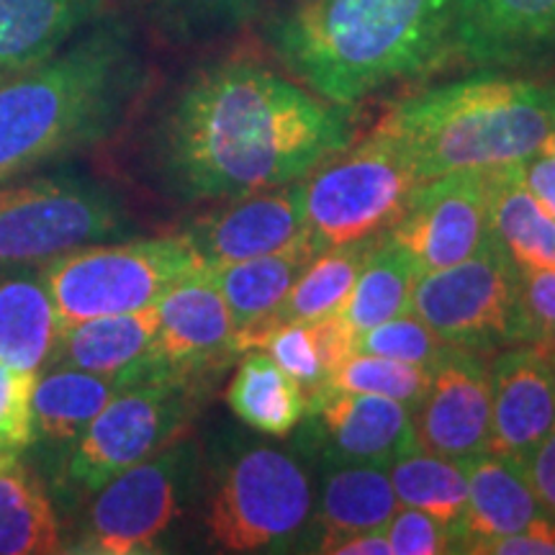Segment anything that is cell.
<instances>
[{"mask_svg": "<svg viewBox=\"0 0 555 555\" xmlns=\"http://www.w3.org/2000/svg\"><path fill=\"white\" fill-rule=\"evenodd\" d=\"M208 268L183 234L62 253L41 270L62 324L155 307L180 278Z\"/></svg>", "mask_w": 555, "mask_h": 555, "instance_id": "cell-7", "label": "cell"}, {"mask_svg": "<svg viewBox=\"0 0 555 555\" xmlns=\"http://www.w3.org/2000/svg\"><path fill=\"white\" fill-rule=\"evenodd\" d=\"M196 384L152 376L121 388L73 440L65 463L67 483L82 494H95L121 470L183 437L198 406Z\"/></svg>", "mask_w": 555, "mask_h": 555, "instance_id": "cell-8", "label": "cell"}, {"mask_svg": "<svg viewBox=\"0 0 555 555\" xmlns=\"http://www.w3.org/2000/svg\"><path fill=\"white\" fill-rule=\"evenodd\" d=\"M515 343L555 345V268H519Z\"/></svg>", "mask_w": 555, "mask_h": 555, "instance_id": "cell-37", "label": "cell"}, {"mask_svg": "<svg viewBox=\"0 0 555 555\" xmlns=\"http://www.w3.org/2000/svg\"><path fill=\"white\" fill-rule=\"evenodd\" d=\"M319 253L322 249L317 247L314 237L304 232L296 242L278 249V253L240 262H224V266H208V273H211L229 311H232L240 352H245L247 337H253L268 322V317L286 298L296 278L301 275V270Z\"/></svg>", "mask_w": 555, "mask_h": 555, "instance_id": "cell-21", "label": "cell"}, {"mask_svg": "<svg viewBox=\"0 0 555 555\" xmlns=\"http://www.w3.org/2000/svg\"><path fill=\"white\" fill-rule=\"evenodd\" d=\"M322 491L314 509L319 527L317 553H327L335 540L356 532L384 530L399 499L393 494L388 468L358 463H324Z\"/></svg>", "mask_w": 555, "mask_h": 555, "instance_id": "cell-23", "label": "cell"}, {"mask_svg": "<svg viewBox=\"0 0 555 555\" xmlns=\"http://www.w3.org/2000/svg\"><path fill=\"white\" fill-rule=\"evenodd\" d=\"M129 217L108 189L86 178H29L0 185V262L52 260L121 237Z\"/></svg>", "mask_w": 555, "mask_h": 555, "instance_id": "cell-10", "label": "cell"}, {"mask_svg": "<svg viewBox=\"0 0 555 555\" xmlns=\"http://www.w3.org/2000/svg\"><path fill=\"white\" fill-rule=\"evenodd\" d=\"M103 9L106 0H0V80L54 57Z\"/></svg>", "mask_w": 555, "mask_h": 555, "instance_id": "cell-22", "label": "cell"}, {"mask_svg": "<svg viewBox=\"0 0 555 555\" xmlns=\"http://www.w3.org/2000/svg\"><path fill=\"white\" fill-rule=\"evenodd\" d=\"M253 347L266 350L268 356L275 360V365L281 367L291 380H296V384L301 386L307 399L317 397L324 388L327 367H324L317 330L311 322L278 324V327L262 332V335L253 343ZM253 347H249V350H253Z\"/></svg>", "mask_w": 555, "mask_h": 555, "instance_id": "cell-35", "label": "cell"}, {"mask_svg": "<svg viewBox=\"0 0 555 555\" xmlns=\"http://www.w3.org/2000/svg\"><path fill=\"white\" fill-rule=\"evenodd\" d=\"M420 278L412 255L391 237H380L371 258L360 270L356 286L347 296L345 307L339 309V319L347 324L352 335L378 327L388 319L409 311V298Z\"/></svg>", "mask_w": 555, "mask_h": 555, "instance_id": "cell-29", "label": "cell"}, {"mask_svg": "<svg viewBox=\"0 0 555 555\" xmlns=\"http://www.w3.org/2000/svg\"><path fill=\"white\" fill-rule=\"evenodd\" d=\"M463 463L468 474V504L455 527L453 553H483L494 540L515 535L545 515L519 463L489 450Z\"/></svg>", "mask_w": 555, "mask_h": 555, "instance_id": "cell-19", "label": "cell"}, {"mask_svg": "<svg viewBox=\"0 0 555 555\" xmlns=\"http://www.w3.org/2000/svg\"><path fill=\"white\" fill-rule=\"evenodd\" d=\"M62 319L44 278L16 273L0 278V360L37 376L54 356Z\"/></svg>", "mask_w": 555, "mask_h": 555, "instance_id": "cell-24", "label": "cell"}, {"mask_svg": "<svg viewBox=\"0 0 555 555\" xmlns=\"http://www.w3.org/2000/svg\"><path fill=\"white\" fill-rule=\"evenodd\" d=\"M519 268L494 234L466 260L416 278L409 311L437 337L489 352L515 343Z\"/></svg>", "mask_w": 555, "mask_h": 555, "instance_id": "cell-11", "label": "cell"}, {"mask_svg": "<svg viewBox=\"0 0 555 555\" xmlns=\"http://www.w3.org/2000/svg\"><path fill=\"white\" fill-rule=\"evenodd\" d=\"M152 29L172 41H208L258 16L262 0H127Z\"/></svg>", "mask_w": 555, "mask_h": 555, "instance_id": "cell-32", "label": "cell"}, {"mask_svg": "<svg viewBox=\"0 0 555 555\" xmlns=\"http://www.w3.org/2000/svg\"><path fill=\"white\" fill-rule=\"evenodd\" d=\"M453 350H457L455 345H448L446 339L437 337L412 311H404V314L363 332L356 343V352H363V356L404 360V363L427 367H435Z\"/></svg>", "mask_w": 555, "mask_h": 555, "instance_id": "cell-34", "label": "cell"}, {"mask_svg": "<svg viewBox=\"0 0 555 555\" xmlns=\"http://www.w3.org/2000/svg\"><path fill=\"white\" fill-rule=\"evenodd\" d=\"M307 232L301 180L249 196L232 198L185 229L183 237L206 266H224L278 253Z\"/></svg>", "mask_w": 555, "mask_h": 555, "instance_id": "cell-17", "label": "cell"}, {"mask_svg": "<svg viewBox=\"0 0 555 555\" xmlns=\"http://www.w3.org/2000/svg\"><path fill=\"white\" fill-rule=\"evenodd\" d=\"M350 139L345 106L234 54L180 82L152 131V163L185 204L232 201L307 178Z\"/></svg>", "mask_w": 555, "mask_h": 555, "instance_id": "cell-1", "label": "cell"}, {"mask_svg": "<svg viewBox=\"0 0 555 555\" xmlns=\"http://www.w3.org/2000/svg\"><path fill=\"white\" fill-rule=\"evenodd\" d=\"M553 356H555V345H553Z\"/></svg>", "mask_w": 555, "mask_h": 555, "instance_id": "cell-44", "label": "cell"}, {"mask_svg": "<svg viewBox=\"0 0 555 555\" xmlns=\"http://www.w3.org/2000/svg\"><path fill=\"white\" fill-rule=\"evenodd\" d=\"M427 180L391 137L373 131L301 180L304 224L319 249L380 237Z\"/></svg>", "mask_w": 555, "mask_h": 555, "instance_id": "cell-6", "label": "cell"}, {"mask_svg": "<svg viewBox=\"0 0 555 555\" xmlns=\"http://www.w3.org/2000/svg\"><path fill=\"white\" fill-rule=\"evenodd\" d=\"M429 384H433V367L352 352L343 365L332 371L322 391L373 393V397L401 401L414 412L422 404V399L427 397Z\"/></svg>", "mask_w": 555, "mask_h": 555, "instance_id": "cell-33", "label": "cell"}, {"mask_svg": "<svg viewBox=\"0 0 555 555\" xmlns=\"http://www.w3.org/2000/svg\"><path fill=\"white\" fill-rule=\"evenodd\" d=\"M144 82L142 44L116 13L95 18L54 57L0 80V185L108 139Z\"/></svg>", "mask_w": 555, "mask_h": 555, "instance_id": "cell-2", "label": "cell"}, {"mask_svg": "<svg viewBox=\"0 0 555 555\" xmlns=\"http://www.w3.org/2000/svg\"><path fill=\"white\" fill-rule=\"evenodd\" d=\"M388 478L401 506L427 512L455 535L468 504L466 463L414 450L388 466Z\"/></svg>", "mask_w": 555, "mask_h": 555, "instance_id": "cell-31", "label": "cell"}, {"mask_svg": "<svg viewBox=\"0 0 555 555\" xmlns=\"http://www.w3.org/2000/svg\"><path fill=\"white\" fill-rule=\"evenodd\" d=\"M62 553L60 519L29 470L16 463L0 466V555Z\"/></svg>", "mask_w": 555, "mask_h": 555, "instance_id": "cell-30", "label": "cell"}, {"mask_svg": "<svg viewBox=\"0 0 555 555\" xmlns=\"http://www.w3.org/2000/svg\"><path fill=\"white\" fill-rule=\"evenodd\" d=\"M378 240L380 237H371L352 242V245L322 249V253L301 270V275L296 278L294 286L288 288L286 298H283L273 314L268 317V322L262 324L253 337H247L245 350L253 347V343L262 335V332L278 327V324L319 322V319L339 314V309L345 307L352 286H356L365 260L371 258V253L376 249Z\"/></svg>", "mask_w": 555, "mask_h": 555, "instance_id": "cell-25", "label": "cell"}, {"mask_svg": "<svg viewBox=\"0 0 555 555\" xmlns=\"http://www.w3.org/2000/svg\"><path fill=\"white\" fill-rule=\"evenodd\" d=\"M450 54L478 69H517L555 54V0H453Z\"/></svg>", "mask_w": 555, "mask_h": 555, "instance_id": "cell-16", "label": "cell"}, {"mask_svg": "<svg viewBox=\"0 0 555 555\" xmlns=\"http://www.w3.org/2000/svg\"><path fill=\"white\" fill-rule=\"evenodd\" d=\"M555 425V356L551 345H522L491 363L489 453L522 463Z\"/></svg>", "mask_w": 555, "mask_h": 555, "instance_id": "cell-18", "label": "cell"}, {"mask_svg": "<svg viewBox=\"0 0 555 555\" xmlns=\"http://www.w3.org/2000/svg\"><path fill=\"white\" fill-rule=\"evenodd\" d=\"M327 553L335 555H391L386 530H367L356 532V535H345L335 540L327 547Z\"/></svg>", "mask_w": 555, "mask_h": 555, "instance_id": "cell-42", "label": "cell"}, {"mask_svg": "<svg viewBox=\"0 0 555 555\" xmlns=\"http://www.w3.org/2000/svg\"><path fill=\"white\" fill-rule=\"evenodd\" d=\"M157 337V309L147 307L127 314L95 317L62 324L54 365L80 367L127 384L152 378V345Z\"/></svg>", "mask_w": 555, "mask_h": 555, "instance_id": "cell-20", "label": "cell"}, {"mask_svg": "<svg viewBox=\"0 0 555 555\" xmlns=\"http://www.w3.org/2000/svg\"><path fill=\"white\" fill-rule=\"evenodd\" d=\"M519 468H522L527 483H530L532 494H535L540 506H543L545 515H551L555 519V425L551 427V433L525 455Z\"/></svg>", "mask_w": 555, "mask_h": 555, "instance_id": "cell-39", "label": "cell"}, {"mask_svg": "<svg viewBox=\"0 0 555 555\" xmlns=\"http://www.w3.org/2000/svg\"><path fill=\"white\" fill-rule=\"evenodd\" d=\"M453 0H294L268 26L296 82L350 108L450 54Z\"/></svg>", "mask_w": 555, "mask_h": 555, "instance_id": "cell-3", "label": "cell"}, {"mask_svg": "<svg viewBox=\"0 0 555 555\" xmlns=\"http://www.w3.org/2000/svg\"><path fill=\"white\" fill-rule=\"evenodd\" d=\"M129 384L121 378L99 376L80 367L54 365L37 376L31 391L34 435L52 442H73L95 414Z\"/></svg>", "mask_w": 555, "mask_h": 555, "instance_id": "cell-28", "label": "cell"}, {"mask_svg": "<svg viewBox=\"0 0 555 555\" xmlns=\"http://www.w3.org/2000/svg\"><path fill=\"white\" fill-rule=\"evenodd\" d=\"M519 180L532 193V198L555 219V157L538 152V155L522 159Z\"/></svg>", "mask_w": 555, "mask_h": 555, "instance_id": "cell-41", "label": "cell"}, {"mask_svg": "<svg viewBox=\"0 0 555 555\" xmlns=\"http://www.w3.org/2000/svg\"><path fill=\"white\" fill-rule=\"evenodd\" d=\"M391 555L453 553V538L442 522L414 506H401L384 527Z\"/></svg>", "mask_w": 555, "mask_h": 555, "instance_id": "cell-38", "label": "cell"}, {"mask_svg": "<svg viewBox=\"0 0 555 555\" xmlns=\"http://www.w3.org/2000/svg\"><path fill=\"white\" fill-rule=\"evenodd\" d=\"M314 517V491L294 453L270 446L240 450L208 491L204 527L219 553H286Z\"/></svg>", "mask_w": 555, "mask_h": 555, "instance_id": "cell-5", "label": "cell"}, {"mask_svg": "<svg viewBox=\"0 0 555 555\" xmlns=\"http://www.w3.org/2000/svg\"><path fill=\"white\" fill-rule=\"evenodd\" d=\"M196 448L178 437L95 491L75 553H159L183 517L196 478Z\"/></svg>", "mask_w": 555, "mask_h": 555, "instance_id": "cell-9", "label": "cell"}, {"mask_svg": "<svg viewBox=\"0 0 555 555\" xmlns=\"http://www.w3.org/2000/svg\"><path fill=\"white\" fill-rule=\"evenodd\" d=\"M483 553L494 555H555V519L540 515L515 535L499 538Z\"/></svg>", "mask_w": 555, "mask_h": 555, "instance_id": "cell-40", "label": "cell"}, {"mask_svg": "<svg viewBox=\"0 0 555 555\" xmlns=\"http://www.w3.org/2000/svg\"><path fill=\"white\" fill-rule=\"evenodd\" d=\"M540 152H543V155H553L555 157V134L547 139V142L543 144V150H540Z\"/></svg>", "mask_w": 555, "mask_h": 555, "instance_id": "cell-43", "label": "cell"}, {"mask_svg": "<svg viewBox=\"0 0 555 555\" xmlns=\"http://www.w3.org/2000/svg\"><path fill=\"white\" fill-rule=\"evenodd\" d=\"M307 422L322 463L388 468L416 450L412 409L373 393H317L309 399Z\"/></svg>", "mask_w": 555, "mask_h": 555, "instance_id": "cell-15", "label": "cell"}, {"mask_svg": "<svg viewBox=\"0 0 555 555\" xmlns=\"http://www.w3.org/2000/svg\"><path fill=\"white\" fill-rule=\"evenodd\" d=\"M489 234V170H455L427 180L388 237L425 275L470 258Z\"/></svg>", "mask_w": 555, "mask_h": 555, "instance_id": "cell-12", "label": "cell"}, {"mask_svg": "<svg viewBox=\"0 0 555 555\" xmlns=\"http://www.w3.org/2000/svg\"><path fill=\"white\" fill-rule=\"evenodd\" d=\"M157 337L152 345V376L198 380L217 371L237 350V327L208 268L180 278L155 304Z\"/></svg>", "mask_w": 555, "mask_h": 555, "instance_id": "cell-13", "label": "cell"}, {"mask_svg": "<svg viewBox=\"0 0 555 555\" xmlns=\"http://www.w3.org/2000/svg\"><path fill=\"white\" fill-rule=\"evenodd\" d=\"M416 450L470 461L491 440V365L481 352H450L433 367L427 397L412 412Z\"/></svg>", "mask_w": 555, "mask_h": 555, "instance_id": "cell-14", "label": "cell"}, {"mask_svg": "<svg viewBox=\"0 0 555 555\" xmlns=\"http://www.w3.org/2000/svg\"><path fill=\"white\" fill-rule=\"evenodd\" d=\"M489 229L517 268H555V219L519 180V163L489 170Z\"/></svg>", "mask_w": 555, "mask_h": 555, "instance_id": "cell-26", "label": "cell"}, {"mask_svg": "<svg viewBox=\"0 0 555 555\" xmlns=\"http://www.w3.org/2000/svg\"><path fill=\"white\" fill-rule=\"evenodd\" d=\"M376 131L391 137L425 180L522 163L555 134V82L483 69L399 101Z\"/></svg>", "mask_w": 555, "mask_h": 555, "instance_id": "cell-4", "label": "cell"}, {"mask_svg": "<svg viewBox=\"0 0 555 555\" xmlns=\"http://www.w3.org/2000/svg\"><path fill=\"white\" fill-rule=\"evenodd\" d=\"M227 404L247 427L270 437H288L307 416L309 399L266 350L253 347L242 352L227 388Z\"/></svg>", "mask_w": 555, "mask_h": 555, "instance_id": "cell-27", "label": "cell"}, {"mask_svg": "<svg viewBox=\"0 0 555 555\" xmlns=\"http://www.w3.org/2000/svg\"><path fill=\"white\" fill-rule=\"evenodd\" d=\"M37 376L0 360V466L16 463L34 440L31 391Z\"/></svg>", "mask_w": 555, "mask_h": 555, "instance_id": "cell-36", "label": "cell"}]
</instances>
